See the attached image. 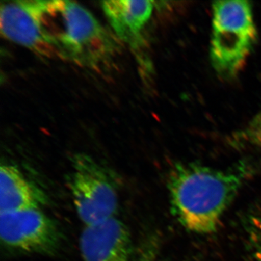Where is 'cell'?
Segmentation results:
<instances>
[{"label":"cell","mask_w":261,"mask_h":261,"mask_svg":"<svg viewBox=\"0 0 261 261\" xmlns=\"http://www.w3.org/2000/svg\"><path fill=\"white\" fill-rule=\"evenodd\" d=\"M0 29L8 40L42 58L103 73L119 55V41L75 2L23 0L1 5Z\"/></svg>","instance_id":"6da1fadb"},{"label":"cell","mask_w":261,"mask_h":261,"mask_svg":"<svg viewBox=\"0 0 261 261\" xmlns=\"http://www.w3.org/2000/svg\"><path fill=\"white\" fill-rule=\"evenodd\" d=\"M247 174L245 166L221 170L196 163L176 164L168 178L173 216L192 232H214Z\"/></svg>","instance_id":"7a4b0ae2"},{"label":"cell","mask_w":261,"mask_h":261,"mask_svg":"<svg viewBox=\"0 0 261 261\" xmlns=\"http://www.w3.org/2000/svg\"><path fill=\"white\" fill-rule=\"evenodd\" d=\"M210 59L221 78L231 80L243 69L257 40L252 7L245 0L212 5Z\"/></svg>","instance_id":"3957f363"},{"label":"cell","mask_w":261,"mask_h":261,"mask_svg":"<svg viewBox=\"0 0 261 261\" xmlns=\"http://www.w3.org/2000/svg\"><path fill=\"white\" fill-rule=\"evenodd\" d=\"M68 187L84 226L116 217L119 206L116 187L106 168L93 158L84 153L73 156Z\"/></svg>","instance_id":"277c9868"},{"label":"cell","mask_w":261,"mask_h":261,"mask_svg":"<svg viewBox=\"0 0 261 261\" xmlns=\"http://www.w3.org/2000/svg\"><path fill=\"white\" fill-rule=\"evenodd\" d=\"M0 238L8 248L28 253L53 254L61 243L56 223L41 208L0 213Z\"/></svg>","instance_id":"5b68a950"},{"label":"cell","mask_w":261,"mask_h":261,"mask_svg":"<svg viewBox=\"0 0 261 261\" xmlns=\"http://www.w3.org/2000/svg\"><path fill=\"white\" fill-rule=\"evenodd\" d=\"M102 8L114 35L129 47L148 75L151 64L145 53L143 32L153 13V2L111 0L102 2Z\"/></svg>","instance_id":"8992f818"},{"label":"cell","mask_w":261,"mask_h":261,"mask_svg":"<svg viewBox=\"0 0 261 261\" xmlns=\"http://www.w3.org/2000/svg\"><path fill=\"white\" fill-rule=\"evenodd\" d=\"M80 247L83 261H132L130 233L126 225L116 217L84 226Z\"/></svg>","instance_id":"52a82bcc"},{"label":"cell","mask_w":261,"mask_h":261,"mask_svg":"<svg viewBox=\"0 0 261 261\" xmlns=\"http://www.w3.org/2000/svg\"><path fill=\"white\" fill-rule=\"evenodd\" d=\"M47 196L14 165L0 167V213L41 208Z\"/></svg>","instance_id":"ba28073f"},{"label":"cell","mask_w":261,"mask_h":261,"mask_svg":"<svg viewBox=\"0 0 261 261\" xmlns=\"http://www.w3.org/2000/svg\"><path fill=\"white\" fill-rule=\"evenodd\" d=\"M237 139L261 149V113L254 117L243 130L237 134Z\"/></svg>","instance_id":"9c48e42d"},{"label":"cell","mask_w":261,"mask_h":261,"mask_svg":"<svg viewBox=\"0 0 261 261\" xmlns=\"http://www.w3.org/2000/svg\"><path fill=\"white\" fill-rule=\"evenodd\" d=\"M255 226H257V228H259V231H260V233L261 234V219H259L258 221H256V224H255Z\"/></svg>","instance_id":"30bf717a"},{"label":"cell","mask_w":261,"mask_h":261,"mask_svg":"<svg viewBox=\"0 0 261 261\" xmlns=\"http://www.w3.org/2000/svg\"><path fill=\"white\" fill-rule=\"evenodd\" d=\"M142 261H151L150 260H149V259H148V260H147V258H144L143 260H142Z\"/></svg>","instance_id":"8fae6325"}]
</instances>
